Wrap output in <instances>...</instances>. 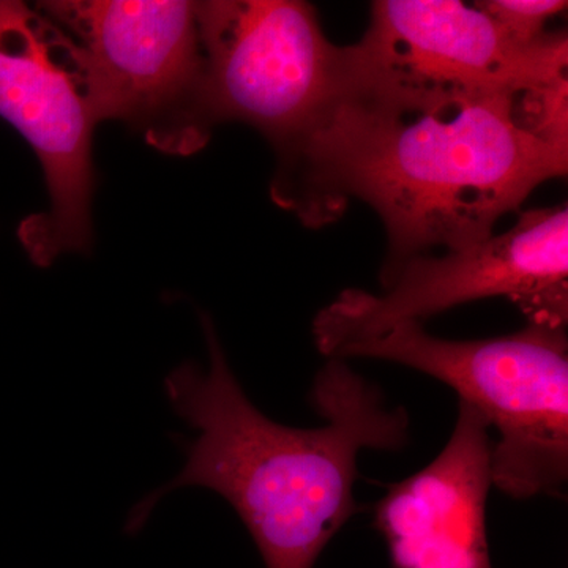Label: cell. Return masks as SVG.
I'll return each mask as SVG.
<instances>
[{
  "mask_svg": "<svg viewBox=\"0 0 568 568\" xmlns=\"http://www.w3.org/2000/svg\"><path fill=\"white\" fill-rule=\"evenodd\" d=\"M517 95L409 100L347 88L275 152L272 200L308 227L335 223L353 200L372 205L387 234L381 280L435 246L480 244L568 170V155L523 129Z\"/></svg>",
  "mask_w": 568,
  "mask_h": 568,
  "instance_id": "cell-1",
  "label": "cell"
},
{
  "mask_svg": "<svg viewBox=\"0 0 568 568\" xmlns=\"http://www.w3.org/2000/svg\"><path fill=\"white\" fill-rule=\"evenodd\" d=\"M200 320L207 366L186 361L164 379L168 402L197 435L181 440V473L142 497L126 517L125 532H140L171 493L205 488L237 511L265 567L313 568L361 510L354 497L358 454L402 450L409 443V414L387 406L383 392L347 361L328 358L310 394L325 424H276L239 384L212 317L201 312Z\"/></svg>",
  "mask_w": 568,
  "mask_h": 568,
  "instance_id": "cell-2",
  "label": "cell"
},
{
  "mask_svg": "<svg viewBox=\"0 0 568 568\" xmlns=\"http://www.w3.org/2000/svg\"><path fill=\"white\" fill-rule=\"evenodd\" d=\"M409 366L447 384L495 428L493 487L517 500L562 496L568 478L567 327L529 324L487 339H444L395 325L336 358Z\"/></svg>",
  "mask_w": 568,
  "mask_h": 568,
  "instance_id": "cell-3",
  "label": "cell"
},
{
  "mask_svg": "<svg viewBox=\"0 0 568 568\" xmlns=\"http://www.w3.org/2000/svg\"><path fill=\"white\" fill-rule=\"evenodd\" d=\"M40 13L69 40L97 121L125 123L156 151L211 140L196 2L51 0Z\"/></svg>",
  "mask_w": 568,
  "mask_h": 568,
  "instance_id": "cell-4",
  "label": "cell"
},
{
  "mask_svg": "<svg viewBox=\"0 0 568 568\" xmlns=\"http://www.w3.org/2000/svg\"><path fill=\"white\" fill-rule=\"evenodd\" d=\"M381 284V293L349 287L317 313L312 332L321 354L336 358L395 325L491 297L514 302L529 324L567 327V204L521 212L506 233L446 256L414 257Z\"/></svg>",
  "mask_w": 568,
  "mask_h": 568,
  "instance_id": "cell-5",
  "label": "cell"
},
{
  "mask_svg": "<svg viewBox=\"0 0 568 568\" xmlns=\"http://www.w3.org/2000/svg\"><path fill=\"white\" fill-rule=\"evenodd\" d=\"M213 125L241 122L275 152L323 121L347 89V47L302 0L196 2Z\"/></svg>",
  "mask_w": 568,
  "mask_h": 568,
  "instance_id": "cell-6",
  "label": "cell"
},
{
  "mask_svg": "<svg viewBox=\"0 0 568 568\" xmlns=\"http://www.w3.org/2000/svg\"><path fill=\"white\" fill-rule=\"evenodd\" d=\"M0 118L29 142L43 170L50 209L21 223L39 267L91 252L97 121L65 36L20 0H0Z\"/></svg>",
  "mask_w": 568,
  "mask_h": 568,
  "instance_id": "cell-7",
  "label": "cell"
},
{
  "mask_svg": "<svg viewBox=\"0 0 568 568\" xmlns=\"http://www.w3.org/2000/svg\"><path fill=\"white\" fill-rule=\"evenodd\" d=\"M567 33L523 47L452 0H377L347 47L349 85L410 100L517 93L567 77Z\"/></svg>",
  "mask_w": 568,
  "mask_h": 568,
  "instance_id": "cell-8",
  "label": "cell"
},
{
  "mask_svg": "<svg viewBox=\"0 0 568 568\" xmlns=\"http://www.w3.org/2000/svg\"><path fill=\"white\" fill-rule=\"evenodd\" d=\"M489 429L473 406L459 402L446 447L424 469L392 485L377 503L375 526L394 568H493Z\"/></svg>",
  "mask_w": 568,
  "mask_h": 568,
  "instance_id": "cell-9",
  "label": "cell"
},
{
  "mask_svg": "<svg viewBox=\"0 0 568 568\" xmlns=\"http://www.w3.org/2000/svg\"><path fill=\"white\" fill-rule=\"evenodd\" d=\"M474 6L484 11L508 39L530 47L545 39L549 21L567 9L564 0H484Z\"/></svg>",
  "mask_w": 568,
  "mask_h": 568,
  "instance_id": "cell-10",
  "label": "cell"
}]
</instances>
